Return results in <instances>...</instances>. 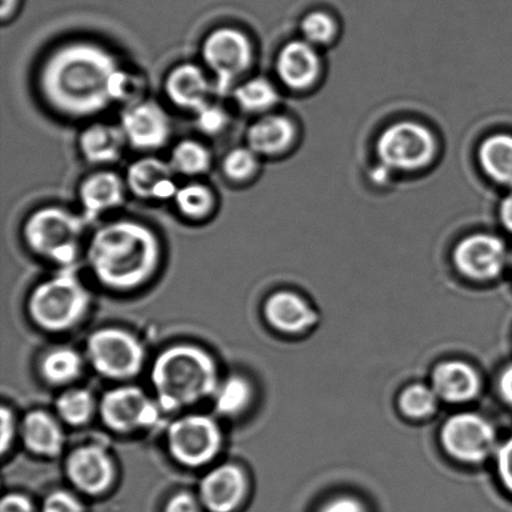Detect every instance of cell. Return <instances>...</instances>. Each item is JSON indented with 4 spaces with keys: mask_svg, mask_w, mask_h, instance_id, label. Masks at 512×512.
Here are the masks:
<instances>
[{
    "mask_svg": "<svg viewBox=\"0 0 512 512\" xmlns=\"http://www.w3.org/2000/svg\"><path fill=\"white\" fill-rule=\"evenodd\" d=\"M120 67L112 50L89 40H74L45 57L38 75L40 94L55 113L88 119L112 103L110 82Z\"/></svg>",
    "mask_w": 512,
    "mask_h": 512,
    "instance_id": "obj_1",
    "label": "cell"
},
{
    "mask_svg": "<svg viewBox=\"0 0 512 512\" xmlns=\"http://www.w3.org/2000/svg\"><path fill=\"white\" fill-rule=\"evenodd\" d=\"M89 268L110 290L130 291L153 278L162 260V244L148 225L120 219L100 227L87 250Z\"/></svg>",
    "mask_w": 512,
    "mask_h": 512,
    "instance_id": "obj_2",
    "label": "cell"
},
{
    "mask_svg": "<svg viewBox=\"0 0 512 512\" xmlns=\"http://www.w3.org/2000/svg\"><path fill=\"white\" fill-rule=\"evenodd\" d=\"M219 384L217 363L198 346L174 345L154 360L152 385L163 411L182 410L210 398Z\"/></svg>",
    "mask_w": 512,
    "mask_h": 512,
    "instance_id": "obj_3",
    "label": "cell"
},
{
    "mask_svg": "<svg viewBox=\"0 0 512 512\" xmlns=\"http://www.w3.org/2000/svg\"><path fill=\"white\" fill-rule=\"evenodd\" d=\"M89 291L77 276L64 271L35 286L28 313L39 329L64 333L82 323L90 308Z\"/></svg>",
    "mask_w": 512,
    "mask_h": 512,
    "instance_id": "obj_4",
    "label": "cell"
},
{
    "mask_svg": "<svg viewBox=\"0 0 512 512\" xmlns=\"http://www.w3.org/2000/svg\"><path fill=\"white\" fill-rule=\"evenodd\" d=\"M87 219L63 207H43L29 214L23 238L30 252L50 263L70 266L77 261Z\"/></svg>",
    "mask_w": 512,
    "mask_h": 512,
    "instance_id": "obj_5",
    "label": "cell"
},
{
    "mask_svg": "<svg viewBox=\"0 0 512 512\" xmlns=\"http://www.w3.org/2000/svg\"><path fill=\"white\" fill-rule=\"evenodd\" d=\"M202 58L205 67L213 74L214 90L222 95L228 94L252 67L253 43L248 34L238 28L214 29L204 39Z\"/></svg>",
    "mask_w": 512,
    "mask_h": 512,
    "instance_id": "obj_6",
    "label": "cell"
},
{
    "mask_svg": "<svg viewBox=\"0 0 512 512\" xmlns=\"http://www.w3.org/2000/svg\"><path fill=\"white\" fill-rule=\"evenodd\" d=\"M376 152L386 169L418 172L433 162L438 143L433 132L416 122H399L381 133Z\"/></svg>",
    "mask_w": 512,
    "mask_h": 512,
    "instance_id": "obj_7",
    "label": "cell"
},
{
    "mask_svg": "<svg viewBox=\"0 0 512 512\" xmlns=\"http://www.w3.org/2000/svg\"><path fill=\"white\" fill-rule=\"evenodd\" d=\"M87 358L98 374L112 380L135 378L143 368L140 341L122 329L97 330L87 341Z\"/></svg>",
    "mask_w": 512,
    "mask_h": 512,
    "instance_id": "obj_8",
    "label": "cell"
},
{
    "mask_svg": "<svg viewBox=\"0 0 512 512\" xmlns=\"http://www.w3.org/2000/svg\"><path fill=\"white\" fill-rule=\"evenodd\" d=\"M173 459L187 468H200L217 458L222 449V430L207 415H185L175 420L167 434Z\"/></svg>",
    "mask_w": 512,
    "mask_h": 512,
    "instance_id": "obj_9",
    "label": "cell"
},
{
    "mask_svg": "<svg viewBox=\"0 0 512 512\" xmlns=\"http://www.w3.org/2000/svg\"><path fill=\"white\" fill-rule=\"evenodd\" d=\"M160 410L158 401L137 386L109 390L99 405L104 425L119 434L152 428L159 420Z\"/></svg>",
    "mask_w": 512,
    "mask_h": 512,
    "instance_id": "obj_10",
    "label": "cell"
},
{
    "mask_svg": "<svg viewBox=\"0 0 512 512\" xmlns=\"http://www.w3.org/2000/svg\"><path fill=\"white\" fill-rule=\"evenodd\" d=\"M495 443L493 425L478 414L451 416L441 429V444L446 453L463 463H481L494 450Z\"/></svg>",
    "mask_w": 512,
    "mask_h": 512,
    "instance_id": "obj_11",
    "label": "cell"
},
{
    "mask_svg": "<svg viewBox=\"0 0 512 512\" xmlns=\"http://www.w3.org/2000/svg\"><path fill=\"white\" fill-rule=\"evenodd\" d=\"M119 127L127 144L142 152L163 148L172 137V119L162 105L153 100L145 99L124 108Z\"/></svg>",
    "mask_w": 512,
    "mask_h": 512,
    "instance_id": "obj_12",
    "label": "cell"
},
{
    "mask_svg": "<svg viewBox=\"0 0 512 512\" xmlns=\"http://www.w3.org/2000/svg\"><path fill=\"white\" fill-rule=\"evenodd\" d=\"M456 268L466 278L489 281L501 274L508 259L503 240L490 234H474L461 240L454 250Z\"/></svg>",
    "mask_w": 512,
    "mask_h": 512,
    "instance_id": "obj_13",
    "label": "cell"
},
{
    "mask_svg": "<svg viewBox=\"0 0 512 512\" xmlns=\"http://www.w3.org/2000/svg\"><path fill=\"white\" fill-rule=\"evenodd\" d=\"M65 474L75 489L83 494L98 496L113 485L115 466L102 446L85 445L68 456Z\"/></svg>",
    "mask_w": 512,
    "mask_h": 512,
    "instance_id": "obj_14",
    "label": "cell"
},
{
    "mask_svg": "<svg viewBox=\"0 0 512 512\" xmlns=\"http://www.w3.org/2000/svg\"><path fill=\"white\" fill-rule=\"evenodd\" d=\"M248 493L244 470L224 464L204 476L199 488L200 503L210 512H234Z\"/></svg>",
    "mask_w": 512,
    "mask_h": 512,
    "instance_id": "obj_15",
    "label": "cell"
},
{
    "mask_svg": "<svg viewBox=\"0 0 512 512\" xmlns=\"http://www.w3.org/2000/svg\"><path fill=\"white\" fill-rule=\"evenodd\" d=\"M276 74L286 88L304 92L314 87L321 74L318 50L305 40H294L281 48L276 58Z\"/></svg>",
    "mask_w": 512,
    "mask_h": 512,
    "instance_id": "obj_16",
    "label": "cell"
},
{
    "mask_svg": "<svg viewBox=\"0 0 512 512\" xmlns=\"http://www.w3.org/2000/svg\"><path fill=\"white\" fill-rule=\"evenodd\" d=\"M174 174L172 164L163 159L145 157L130 165L125 183L135 197L162 202L174 199L177 194Z\"/></svg>",
    "mask_w": 512,
    "mask_h": 512,
    "instance_id": "obj_17",
    "label": "cell"
},
{
    "mask_svg": "<svg viewBox=\"0 0 512 512\" xmlns=\"http://www.w3.org/2000/svg\"><path fill=\"white\" fill-rule=\"evenodd\" d=\"M164 89L175 107L195 114L210 103L213 84L202 67L194 63H183L170 70Z\"/></svg>",
    "mask_w": 512,
    "mask_h": 512,
    "instance_id": "obj_18",
    "label": "cell"
},
{
    "mask_svg": "<svg viewBox=\"0 0 512 512\" xmlns=\"http://www.w3.org/2000/svg\"><path fill=\"white\" fill-rule=\"evenodd\" d=\"M127 183L118 174L103 170L85 178L79 187V200L87 222L120 207Z\"/></svg>",
    "mask_w": 512,
    "mask_h": 512,
    "instance_id": "obj_19",
    "label": "cell"
},
{
    "mask_svg": "<svg viewBox=\"0 0 512 512\" xmlns=\"http://www.w3.org/2000/svg\"><path fill=\"white\" fill-rule=\"evenodd\" d=\"M264 316L271 328L284 334H300L318 323V314L298 294L279 291L264 304Z\"/></svg>",
    "mask_w": 512,
    "mask_h": 512,
    "instance_id": "obj_20",
    "label": "cell"
},
{
    "mask_svg": "<svg viewBox=\"0 0 512 512\" xmlns=\"http://www.w3.org/2000/svg\"><path fill=\"white\" fill-rule=\"evenodd\" d=\"M481 380L473 366L464 361H445L433 373V389L440 399L451 404H463L480 393Z\"/></svg>",
    "mask_w": 512,
    "mask_h": 512,
    "instance_id": "obj_21",
    "label": "cell"
},
{
    "mask_svg": "<svg viewBox=\"0 0 512 512\" xmlns=\"http://www.w3.org/2000/svg\"><path fill=\"white\" fill-rule=\"evenodd\" d=\"M295 139V124L278 114L263 115L247 132V145L259 157H278L293 147Z\"/></svg>",
    "mask_w": 512,
    "mask_h": 512,
    "instance_id": "obj_22",
    "label": "cell"
},
{
    "mask_svg": "<svg viewBox=\"0 0 512 512\" xmlns=\"http://www.w3.org/2000/svg\"><path fill=\"white\" fill-rule=\"evenodd\" d=\"M20 436L30 453L55 458L62 453L64 434L57 420L43 410L30 411L20 425Z\"/></svg>",
    "mask_w": 512,
    "mask_h": 512,
    "instance_id": "obj_23",
    "label": "cell"
},
{
    "mask_svg": "<svg viewBox=\"0 0 512 512\" xmlns=\"http://www.w3.org/2000/svg\"><path fill=\"white\" fill-rule=\"evenodd\" d=\"M127 144L122 128L104 123L90 124L79 137L83 158L94 165L118 162Z\"/></svg>",
    "mask_w": 512,
    "mask_h": 512,
    "instance_id": "obj_24",
    "label": "cell"
},
{
    "mask_svg": "<svg viewBox=\"0 0 512 512\" xmlns=\"http://www.w3.org/2000/svg\"><path fill=\"white\" fill-rule=\"evenodd\" d=\"M479 163L493 182L512 188V135H491L481 143Z\"/></svg>",
    "mask_w": 512,
    "mask_h": 512,
    "instance_id": "obj_25",
    "label": "cell"
},
{
    "mask_svg": "<svg viewBox=\"0 0 512 512\" xmlns=\"http://www.w3.org/2000/svg\"><path fill=\"white\" fill-rule=\"evenodd\" d=\"M83 359L70 348L49 350L40 361L39 371L48 384L63 386L73 383L82 375Z\"/></svg>",
    "mask_w": 512,
    "mask_h": 512,
    "instance_id": "obj_26",
    "label": "cell"
},
{
    "mask_svg": "<svg viewBox=\"0 0 512 512\" xmlns=\"http://www.w3.org/2000/svg\"><path fill=\"white\" fill-rule=\"evenodd\" d=\"M233 98L239 109L249 114H265L279 103L275 85L264 77L245 80L233 89Z\"/></svg>",
    "mask_w": 512,
    "mask_h": 512,
    "instance_id": "obj_27",
    "label": "cell"
},
{
    "mask_svg": "<svg viewBox=\"0 0 512 512\" xmlns=\"http://www.w3.org/2000/svg\"><path fill=\"white\" fill-rule=\"evenodd\" d=\"M212 153L203 143L194 139H184L172 150L170 164L175 173L185 177H199L212 167Z\"/></svg>",
    "mask_w": 512,
    "mask_h": 512,
    "instance_id": "obj_28",
    "label": "cell"
},
{
    "mask_svg": "<svg viewBox=\"0 0 512 512\" xmlns=\"http://www.w3.org/2000/svg\"><path fill=\"white\" fill-rule=\"evenodd\" d=\"M173 200L179 213L194 222L210 217L217 203L213 190L202 183L183 185L178 188Z\"/></svg>",
    "mask_w": 512,
    "mask_h": 512,
    "instance_id": "obj_29",
    "label": "cell"
},
{
    "mask_svg": "<svg viewBox=\"0 0 512 512\" xmlns=\"http://www.w3.org/2000/svg\"><path fill=\"white\" fill-rule=\"evenodd\" d=\"M253 390L243 376L233 375L220 383L214 394L215 410L223 416H237L248 408Z\"/></svg>",
    "mask_w": 512,
    "mask_h": 512,
    "instance_id": "obj_30",
    "label": "cell"
},
{
    "mask_svg": "<svg viewBox=\"0 0 512 512\" xmlns=\"http://www.w3.org/2000/svg\"><path fill=\"white\" fill-rule=\"evenodd\" d=\"M55 409L64 423L82 426L92 419L95 410L94 396L87 389H70L59 396Z\"/></svg>",
    "mask_w": 512,
    "mask_h": 512,
    "instance_id": "obj_31",
    "label": "cell"
},
{
    "mask_svg": "<svg viewBox=\"0 0 512 512\" xmlns=\"http://www.w3.org/2000/svg\"><path fill=\"white\" fill-rule=\"evenodd\" d=\"M147 82L138 73L119 68L110 82L112 103L123 104L125 108L145 100Z\"/></svg>",
    "mask_w": 512,
    "mask_h": 512,
    "instance_id": "obj_32",
    "label": "cell"
},
{
    "mask_svg": "<svg viewBox=\"0 0 512 512\" xmlns=\"http://www.w3.org/2000/svg\"><path fill=\"white\" fill-rule=\"evenodd\" d=\"M300 29L303 40L318 48L333 42L338 34V23L325 10H313L301 20Z\"/></svg>",
    "mask_w": 512,
    "mask_h": 512,
    "instance_id": "obj_33",
    "label": "cell"
},
{
    "mask_svg": "<svg viewBox=\"0 0 512 512\" xmlns=\"http://www.w3.org/2000/svg\"><path fill=\"white\" fill-rule=\"evenodd\" d=\"M439 396L429 386L414 384L406 388L399 398L403 414L411 419H424L433 415L438 406Z\"/></svg>",
    "mask_w": 512,
    "mask_h": 512,
    "instance_id": "obj_34",
    "label": "cell"
},
{
    "mask_svg": "<svg viewBox=\"0 0 512 512\" xmlns=\"http://www.w3.org/2000/svg\"><path fill=\"white\" fill-rule=\"evenodd\" d=\"M259 169V155L247 147L230 150L223 160V173L234 183H244L254 178Z\"/></svg>",
    "mask_w": 512,
    "mask_h": 512,
    "instance_id": "obj_35",
    "label": "cell"
},
{
    "mask_svg": "<svg viewBox=\"0 0 512 512\" xmlns=\"http://www.w3.org/2000/svg\"><path fill=\"white\" fill-rule=\"evenodd\" d=\"M195 124L200 133L215 137L223 133L229 124V115L217 104L209 103L195 113Z\"/></svg>",
    "mask_w": 512,
    "mask_h": 512,
    "instance_id": "obj_36",
    "label": "cell"
},
{
    "mask_svg": "<svg viewBox=\"0 0 512 512\" xmlns=\"http://www.w3.org/2000/svg\"><path fill=\"white\" fill-rule=\"evenodd\" d=\"M84 506L77 496L68 491L57 490L47 496L42 512H84Z\"/></svg>",
    "mask_w": 512,
    "mask_h": 512,
    "instance_id": "obj_37",
    "label": "cell"
},
{
    "mask_svg": "<svg viewBox=\"0 0 512 512\" xmlns=\"http://www.w3.org/2000/svg\"><path fill=\"white\" fill-rule=\"evenodd\" d=\"M200 504L195 496L182 491L172 496L165 505L164 512H202Z\"/></svg>",
    "mask_w": 512,
    "mask_h": 512,
    "instance_id": "obj_38",
    "label": "cell"
},
{
    "mask_svg": "<svg viewBox=\"0 0 512 512\" xmlns=\"http://www.w3.org/2000/svg\"><path fill=\"white\" fill-rule=\"evenodd\" d=\"M498 469L505 488L512 493V438L506 441L499 450Z\"/></svg>",
    "mask_w": 512,
    "mask_h": 512,
    "instance_id": "obj_39",
    "label": "cell"
},
{
    "mask_svg": "<svg viewBox=\"0 0 512 512\" xmlns=\"http://www.w3.org/2000/svg\"><path fill=\"white\" fill-rule=\"evenodd\" d=\"M0 512H34V506L27 496L12 493L4 496Z\"/></svg>",
    "mask_w": 512,
    "mask_h": 512,
    "instance_id": "obj_40",
    "label": "cell"
},
{
    "mask_svg": "<svg viewBox=\"0 0 512 512\" xmlns=\"http://www.w3.org/2000/svg\"><path fill=\"white\" fill-rule=\"evenodd\" d=\"M2 454H7L10 446H12L15 431H17V426H15V418L13 415V411L5 408H2Z\"/></svg>",
    "mask_w": 512,
    "mask_h": 512,
    "instance_id": "obj_41",
    "label": "cell"
},
{
    "mask_svg": "<svg viewBox=\"0 0 512 512\" xmlns=\"http://www.w3.org/2000/svg\"><path fill=\"white\" fill-rule=\"evenodd\" d=\"M320 512H366V510L360 501L349 496H341L329 501Z\"/></svg>",
    "mask_w": 512,
    "mask_h": 512,
    "instance_id": "obj_42",
    "label": "cell"
},
{
    "mask_svg": "<svg viewBox=\"0 0 512 512\" xmlns=\"http://www.w3.org/2000/svg\"><path fill=\"white\" fill-rule=\"evenodd\" d=\"M499 391L501 398L505 400L512 408V365H509L503 373H501L499 380Z\"/></svg>",
    "mask_w": 512,
    "mask_h": 512,
    "instance_id": "obj_43",
    "label": "cell"
},
{
    "mask_svg": "<svg viewBox=\"0 0 512 512\" xmlns=\"http://www.w3.org/2000/svg\"><path fill=\"white\" fill-rule=\"evenodd\" d=\"M499 214L501 223L512 233V192L501 202Z\"/></svg>",
    "mask_w": 512,
    "mask_h": 512,
    "instance_id": "obj_44",
    "label": "cell"
},
{
    "mask_svg": "<svg viewBox=\"0 0 512 512\" xmlns=\"http://www.w3.org/2000/svg\"><path fill=\"white\" fill-rule=\"evenodd\" d=\"M19 0H2V19L7 22L17 12Z\"/></svg>",
    "mask_w": 512,
    "mask_h": 512,
    "instance_id": "obj_45",
    "label": "cell"
}]
</instances>
